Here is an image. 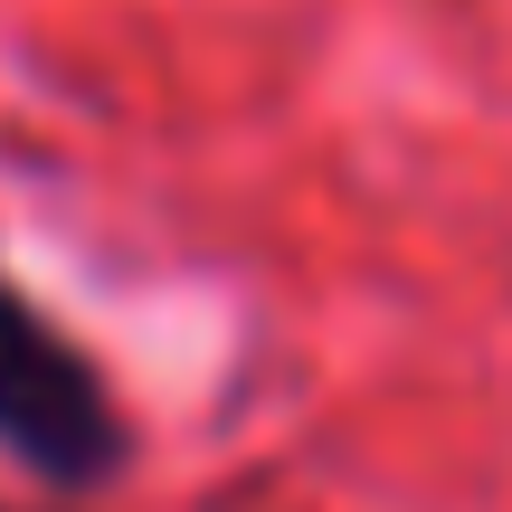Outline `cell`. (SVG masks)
Wrapping results in <instances>:
<instances>
[{"instance_id": "cell-1", "label": "cell", "mask_w": 512, "mask_h": 512, "mask_svg": "<svg viewBox=\"0 0 512 512\" xmlns=\"http://www.w3.org/2000/svg\"><path fill=\"white\" fill-rule=\"evenodd\" d=\"M0 465H19L57 503H86L133 475V418L114 370L19 285L10 256H0Z\"/></svg>"}, {"instance_id": "cell-2", "label": "cell", "mask_w": 512, "mask_h": 512, "mask_svg": "<svg viewBox=\"0 0 512 512\" xmlns=\"http://www.w3.org/2000/svg\"><path fill=\"white\" fill-rule=\"evenodd\" d=\"M0 512H57V503H0Z\"/></svg>"}]
</instances>
